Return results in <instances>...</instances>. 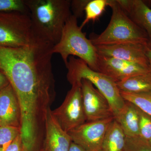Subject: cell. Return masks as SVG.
<instances>
[{"label": "cell", "mask_w": 151, "mask_h": 151, "mask_svg": "<svg viewBox=\"0 0 151 151\" xmlns=\"http://www.w3.org/2000/svg\"><path fill=\"white\" fill-rule=\"evenodd\" d=\"M53 46L37 38L24 47L0 46V71L16 94L22 123L25 126L43 122L55 99L52 65Z\"/></svg>", "instance_id": "6da1fadb"}, {"label": "cell", "mask_w": 151, "mask_h": 151, "mask_svg": "<svg viewBox=\"0 0 151 151\" xmlns=\"http://www.w3.org/2000/svg\"><path fill=\"white\" fill-rule=\"evenodd\" d=\"M36 37L54 46L71 16L69 0H24Z\"/></svg>", "instance_id": "7a4b0ae2"}, {"label": "cell", "mask_w": 151, "mask_h": 151, "mask_svg": "<svg viewBox=\"0 0 151 151\" xmlns=\"http://www.w3.org/2000/svg\"><path fill=\"white\" fill-rule=\"evenodd\" d=\"M108 6L112 9L111 20L102 33L91 36L94 46L131 43L150 47L146 33L129 17L117 0H108Z\"/></svg>", "instance_id": "3957f363"}, {"label": "cell", "mask_w": 151, "mask_h": 151, "mask_svg": "<svg viewBox=\"0 0 151 151\" xmlns=\"http://www.w3.org/2000/svg\"><path fill=\"white\" fill-rule=\"evenodd\" d=\"M77 19L71 15L63 31L59 42L52 48V53L60 55L66 66L70 56H76L97 71L98 53L96 46L78 25Z\"/></svg>", "instance_id": "277c9868"}, {"label": "cell", "mask_w": 151, "mask_h": 151, "mask_svg": "<svg viewBox=\"0 0 151 151\" xmlns=\"http://www.w3.org/2000/svg\"><path fill=\"white\" fill-rule=\"evenodd\" d=\"M67 79L71 85L81 84L82 79L90 81L108 100L113 111L114 117L123 108L125 100L115 81L107 76L92 70L82 60L70 56L66 66Z\"/></svg>", "instance_id": "5b68a950"}, {"label": "cell", "mask_w": 151, "mask_h": 151, "mask_svg": "<svg viewBox=\"0 0 151 151\" xmlns=\"http://www.w3.org/2000/svg\"><path fill=\"white\" fill-rule=\"evenodd\" d=\"M36 39L29 15L16 11L0 12V46L24 47Z\"/></svg>", "instance_id": "8992f818"}, {"label": "cell", "mask_w": 151, "mask_h": 151, "mask_svg": "<svg viewBox=\"0 0 151 151\" xmlns=\"http://www.w3.org/2000/svg\"><path fill=\"white\" fill-rule=\"evenodd\" d=\"M52 113L61 128L68 133L85 123L81 84L72 85L63 103Z\"/></svg>", "instance_id": "52a82bcc"}, {"label": "cell", "mask_w": 151, "mask_h": 151, "mask_svg": "<svg viewBox=\"0 0 151 151\" xmlns=\"http://www.w3.org/2000/svg\"><path fill=\"white\" fill-rule=\"evenodd\" d=\"M114 117L88 122L68 132L72 142L86 151H100L106 132Z\"/></svg>", "instance_id": "ba28073f"}, {"label": "cell", "mask_w": 151, "mask_h": 151, "mask_svg": "<svg viewBox=\"0 0 151 151\" xmlns=\"http://www.w3.org/2000/svg\"><path fill=\"white\" fill-rule=\"evenodd\" d=\"M81 89L86 121L94 122L114 117L108 100L90 81L82 79Z\"/></svg>", "instance_id": "9c48e42d"}, {"label": "cell", "mask_w": 151, "mask_h": 151, "mask_svg": "<svg viewBox=\"0 0 151 151\" xmlns=\"http://www.w3.org/2000/svg\"><path fill=\"white\" fill-rule=\"evenodd\" d=\"M97 71L110 77L116 82L150 72V68L139 63L98 55Z\"/></svg>", "instance_id": "30bf717a"}, {"label": "cell", "mask_w": 151, "mask_h": 151, "mask_svg": "<svg viewBox=\"0 0 151 151\" xmlns=\"http://www.w3.org/2000/svg\"><path fill=\"white\" fill-rule=\"evenodd\" d=\"M95 46L100 55L139 63L150 68L146 56V51L150 47L148 46L131 43Z\"/></svg>", "instance_id": "8fae6325"}, {"label": "cell", "mask_w": 151, "mask_h": 151, "mask_svg": "<svg viewBox=\"0 0 151 151\" xmlns=\"http://www.w3.org/2000/svg\"><path fill=\"white\" fill-rule=\"evenodd\" d=\"M21 111L16 94L9 84L0 91V127L21 128Z\"/></svg>", "instance_id": "7c38bea8"}, {"label": "cell", "mask_w": 151, "mask_h": 151, "mask_svg": "<svg viewBox=\"0 0 151 151\" xmlns=\"http://www.w3.org/2000/svg\"><path fill=\"white\" fill-rule=\"evenodd\" d=\"M72 142L70 135L61 128L50 110L47 117L43 151H69Z\"/></svg>", "instance_id": "4fadbf2b"}, {"label": "cell", "mask_w": 151, "mask_h": 151, "mask_svg": "<svg viewBox=\"0 0 151 151\" xmlns=\"http://www.w3.org/2000/svg\"><path fill=\"white\" fill-rule=\"evenodd\" d=\"M131 19L145 32L151 40V9L141 0H117Z\"/></svg>", "instance_id": "5bb4252c"}, {"label": "cell", "mask_w": 151, "mask_h": 151, "mask_svg": "<svg viewBox=\"0 0 151 151\" xmlns=\"http://www.w3.org/2000/svg\"><path fill=\"white\" fill-rule=\"evenodd\" d=\"M114 119L122 128L126 137L139 136L138 109L133 103L125 101L124 108Z\"/></svg>", "instance_id": "9a60e30c"}, {"label": "cell", "mask_w": 151, "mask_h": 151, "mask_svg": "<svg viewBox=\"0 0 151 151\" xmlns=\"http://www.w3.org/2000/svg\"><path fill=\"white\" fill-rule=\"evenodd\" d=\"M126 135L116 120L106 132L100 151H124Z\"/></svg>", "instance_id": "2e32d148"}, {"label": "cell", "mask_w": 151, "mask_h": 151, "mask_svg": "<svg viewBox=\"0 0 151 151\" xmlns=\"http://www.w3.org/2000/svg\"><path fill=\"white\" fill-rule=\"evenodd\" d=\"M116 84L120 91L122 92L139 93L151 91V71L132 76L116 82Z\"/></svg>", "instance_id": "e0dca14e"}, {"label": "cell", "mask_w": 151, "mask_h": 151, "mask_svg": "<svg viewBox=\"0 0 151 151\" xmlns=\"http://www.w3.org/2000/svg\"><path fill=\"white\" fill-rule=\"evenodd\" d=\"M120 92L125 101L133 103L141 111L151 117V91L139 93Z\"/></svg>", "instance_id": "ac0fdd59"}, {"label": "cell", "mask_w": 151, "mask_h": 151, "mask_svg": "<svg viewBox=\"0 0 151 151\" xmlns=\"http://www.w3.org/2000/svg\"><path fill=\"white\" fill-rule=\"evenodd\" d=\"M108 6V0H89L85 7V18L80 27L81 29L90 21L99 18Z\"/></svg>", "instance_id": "d6986e66"}, {"label": "cell", "mask_w": 151, "mask_h": 151, "mask_svg": "<svg viewBox=\"0 0 151 151\" xmlns=\"http://www.w3.org/2000/svg\"><path fill=\"white\" fill-rule=\"evenodd\" d=\"M19 134H20V128L0 127V151H6Z\"/></svg>", "instance_id": "ffe728a7"}, {"label": "cell", "mask_w": 151, "mask_h": 151, "mask_svg": "<svg viewBox=\"0 0 151 151\" xmlns=\"http://www.w3.org/2000/svg\"><path fill=\"white\" fill-rule=\"evenodd\" d=\"M124 151H151V147L149 142L139 136L126 137Z\"/></svg>", "instance_id": "44dd1931"}, {"label": "cell", "mask_w": 151, "mask_h": 151, "mask_svg": "<svg viewBox=\"0 0 151 151\" xmlns=\"http://www.w3.org/2000/svg\"><path fill=\"white\" fill-rule=\"evenodd\" d=\"M12 11L29 15L24 0H0V12Z\"/></svg>", "instance_id": "7402d4cb"}, {"label": "cell", "mask_w": 151, "mask_h": 151, "mask_svg": "<svg viewBox=\"0 0 151 151\" xmlns=\"http://www.w3.org/2000/svg\"><path fill=\"white\" fill-rule=\"evenodd\" d=\"M138 109L139 136L149 142L151 138V117L139 108Z\"/></svg>", "instance_id": "603a6c76"}, {"label": "cell", "mask_w": 151, "mask_h": 151, "mask_svg": "<svg viewBox=\"0 0 151 151\" xmlns=\"http://www.w3.org/2000/svg\"><path fill=\"white\" fill-rule=\"evenodd\" d=\"M89 0H73L70 1V10L73 16L77 19L84 15L85 7Z\"/></svg>", "instance_id": "cb8c5ba5"}, {"label": "cell", "mask_w": 151, "mask_h": 151, "mask_svg": "<svg viewBox=\"0 0 151 151\" xmlns=\"http://www.w3.org/2000/svg\"><path fill=\"white\" fill-rule=\"evenodd\" d=\"M6 151H27L22 140L21 134L14 140Z\"/></svg>", "instance_id": "d4e9b609"}, {"label": "cell", "mask_w": 151, "mask_h": 151, "mask_svg": "<svg viewBox=\"0 0 151 151\" xmlns=\"http://www.w3.org/2000/svg\"><path fill=\"white\" fill-rule=\"evenodd\" d=\"M9 84L8 79L6 76L0 71V91Z\"/></svg>", "instance_id": "484cf974"}, {"label": "cell", "mask_w": 151, "mask_h": 151, "mask_svg": "<svg viewBox=\"0 0 151 151\" xmlns=\"http://www.w3.org/2000/svg\"><path fill=\"white\" fill-rule=\"evenodd\" d=\"M69 151H86L81 146L72 142L70 145Z\"/></svg>", "instance_id": "4316f807"}, {"label": "cell", "mask_w": 151, "mask_h": 151, "mask_svg": "<svg viewBox=\"0 0 151 151\" xmlns=\"http://www.w3.org/2000/svg\"><path fill=\"white\" fill-rule=\"evenodd\" d=\"M146 56L148 60L149 66L151 71V48L149 47L146 51Z\"/></svg>", "instance_id": "83f0119b"}, {"label": "cell", "mask_w": 151, "mask_h": 151, "mask_svg": "<svg viewBox=\"0 0 151 151\" xmlns=\"http://www.w3.org/2000/svg\"><path fill=\"white\" fill-rule=\"evenodd\" d=\"M149 144H150V145L151 146V139H150V141H149Z\"/></svg>", "instance_id": "f1b7e54d"}]
</instances>
